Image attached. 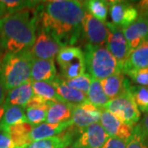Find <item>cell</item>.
I'll return each instance as SVG.
<instances>
[{"instance_id": "cell-2", "label": "cell", "mask_w": 148, "mask_h": 148, "mask_svg": "<svg viewBox=\"0 0 148 148\" xmlns=\"http://www.w3.org/2000/svg\"><path fill=\"white\" fill-rule=\"evenodd\" d=\"M34 10L32 14L30 10L23 11L0 19V38L5 53H21L34 45L37 30Z\"/></svg>"}, {"instance_id": "cell-43", "label": "cell", "mask_w": 148, "mask_h": 148, "mask_svg": "<svg viewBox=\"0 0 148 148\" xmlns=\"http://www.w3.org/2000/svg\"><path fill=\"white\" fill-rule=\"evenodd\" d=\"M21 148H24V147H21Z\"/></svg>"}, {"instance_id": "cell-3", "label": "cell", "mask_w": 148, "mask_h": 148, "mask_svg": "<svg viewBox=\"0 0 148 148\" xmlns=\"http://www.w3.org/2000/svg\"><path fill=\"white\" fill-rule=\"evenodd\" d=\"M33 59L30 50L3 55L0 59V81L7 92L31 80Z\"/></svg>"}, {"instance_id": "cell-4", "label": "cell", "mask_w": 148, "mask_h": 148, "mask_svg": "<svg viewBox=\"0 0 148 148\" xmlns=\"http://www.w3.org/2000/svg\"><path fill=\"white\" fill-rule=\"evenodd\" d=\"M86 70L92 79H105L113 74L122 73L116 59L113 57L106 45L87 44L84 50Z\"/></svg>"}, {"instance_id": "cell-13", "label": "cell", "mask_w": 148, "mask_h": 148, "mask_svg": "<svg viewBox=\"0 0 148 148\" xmlns=\"http://www.w3.org/2000/svg\"><path fill=\"white\" fill-rule=\"evenodd\" d=\"M123 32L131 52L139 47L143 42L148 40L147 18L143 15H140L135 22L123 28Z\"/></svg>"}, {"instance_id": "cell-40", "label": "cell", "mask_w": 148, "mask_h": 148, "mask_svg": "<svg viewBox=\"0 0 148 148\" xmlns=\"http://www.w3.org/2000/svg\"><path fill=\"white\" fill-rule=\"evenodd\" d=\"M5 53V51H4V49H3V44H2V40H1V38H0V59L3 57V55Z\"/></svg>"}, {"instance_id": "cell-34", "label": "cell", "mask_w": 148, "mask_h": 148, "mask_svg": "<svg viewBox=\"0 0 148 148\" xmlns=\"http://www.w3.org/2000/svg\"><path fill=\"white\" fill-rule=\"evenodd\" d=\"M0 148H17L4 126L0 125Z\"/></svg>"}, {"instance_id": "cell-35", "label": "cell", "mask_w": 148, "mask_h": 148, "mask_svg": "<svg viewBox=\"0 0 148 148\" xmlns=\"http://www.w3.org/2000/svg\"><path fill=\"white\" fill-rule=\"evenodd\" d=\"M127 141L118 138L110 137L102 148H126Z\"/></svg>"}, {"instance_id": "cell-23", "label": "cell", "mask_w": 148, "mask_h": 148, "mask_svg": "<svg viewBox=\"0 0 148 148\" xmlns=\"http://www.w3.org/2000/svg\"><path fill=\"white\" fill-rule=\"evenodd\" d=\"M33 127L31 123H23L6 127V128L15 146L17 148H21L26 147L27 145L32 143L30 141V132Z\"/></svg>"}, {"instance_id": "cell-26", "label": "cell", "mask_w": 148, "mask_h": 148, "mask_svg": "<svg viewBox=\"0 0 148 148\" xmlns=\"http://www.w3.org/2000/svg\"><path fill=\"white\" fill-rule=\"evenodd\" d=\"M88 102L93 106L102 108L109 102L110 99L104 92L101 85V81L92 79L90 88L86 94Z\"/></svg>"}, {"instance_id": "cell-12", "label": "cell", "mask_w": 148, "mask_h": 148, "mask_svg": "<svg viewBox=\"0 0 148 148\" xmlns=\"http://www.w3.org/2000/svg\"><path fill=\"white\" fill-rule=\"evenodd\" d=\"M109 138L101 123H95L82 130L74 144L80 148H102Z\"/></svg>"}, {"instance_id": "cell-7", "label": "cell", "mask_w": 148, "mask_h": 148, "mask_svg": "<svg viewBox=\"0 0 148 148\" xmlns=\"http://www.w3.org/2000/svg\"><path fill=\"white\" fill-rule=\"evenodd\" d=\"M105 24L108 29L106 47L116 59L122 72L123 67L130 53L128 44L124 37L122 28L117 27L112 22H105Z\"/></svg>"}, {"instance_id": "cell-11", "label": "cell", "mask_w": 148, "mask_h": 148, "mask_svg": "<svg viewBox=\"0 0 148 148\" xmlns=\"http://www.w3.org/2000/svg\"><path fill=\"white\" fill-rule=\"evenodd\" d=\"M102 111V108L93 106L88 101L75 106L72 115L73 125L82 131L86 127L100 121Z\"/></svg>"}, {"instance_id": "cell-22", "label": "cell", "mask_w": 148, "mask_h": 148, "mask_svg": "<svg viewBox=\"0 0 148 148\" xmlns=\"http://www.w3.org/2000/svg\"><path fill=\"white\" fill-rule=\"evenodd\" d=\"M148 67V40L143 42L139 47L129 53L122 73L124 74L129 70L140 69Z\"/></svg>"}, {"instance_id": "cell-17", "label": "cell", "mask_w": 148, "mask_h": 148, "mask_svg": "<svg viewBox=\"0 0 148 148\" xmlns=\"http://www.w3.org/2000/svg\"><path fill=\"white\" fill-rule=\"evenodd\" d=\"M57 77L53 59H33L31 70L32 82H45L51 83Z\"/></svg>"}, {"instance_id": "cell-24", "label": "cell", "mask_w": 148, "mask_h": 148, "mask_svg": "<svg viewBox=\"0 0 148 148\" xmlns=\"http://www.w3.org/2000/svg\"><path fill=\"white\" fill-rule=\"evenodd\" d=\"M40 2L38 1H12V0H1V9L3 17L10 16L23 11L35 9Z\"/></svg>"}, {"instance_id": "cell-42", "label": "cell", "mask_w": 148, "mask_h": 148, "mask_svg": "<svg viewBox=\"0 0 148 148\" xmlns=\"http://www.w3.org/2000/svg\"><path fill=\"white\" fill-rule=\"evenodd\" d=\"M141 15H143V16H146L148 20V10L146 11V12H143V13H141Z\"/></svg>"}, {"instance_id": "cell-21", "label": "cell", "mask_w": 148, "mask_h": 148, "mask_svg": "<svg viewBox=\"0 0 148 148\" xmlns=\"http://www.w3.org/2000/svg\"><path fill=\"white\" fill-rule=\"evenodd\" d=\"M73 125L72 120L58 124H50V123H41L32 128L30 132V141L31 143L36 142L40 140H44L49 138H53L55 135L60 134L68 127Z\"/></svg>"}, {"instance_id": "cell-20", "label": "cell", "mask_w": 148, "mask_h": 148, "mask_svg": "<svg viewBox=\"0 0 148 148\" xmlns=\"http://www.w3.org/2000/svg\"><path fill=\"white\" fill-rule=\"evenodd\" d=\"M74 107L75 106L66 102H53L48 110L46 123L58 124L71 121Z\"/></svg>"}, {"instance_id": "cell-29", "label": "cell", "mask_w": 148, "mask_h": 148, "mask_svg": "<svg viewBox=\"0 0 148 148\" xmlns=\"http://www.w3.org/2000/svg\"><path fill=\"white\" fill-rule=\"evenodd\" d=\"M129 91L139 111L148 113V87L142 86H131Z\"/></svg>"}, {"instance_id": "cell-27", "label": "cell", "mask_w": 148, "mask_h": 148, "mask_svg": "<svg viewBox=\"0 0 148 148\" xmlns=\"http://www.w3.org/2000/svg\"><path fill=\"white\" fill-rule=\"evenodd\" d=\"M32 88L34 95L40 97L49 102L62 101L57 94L53 85L45 82H32ZM63 102V101H62Z\"/></svg>"}, {"instance_id": "cell-10", "label": "cell", "mask_w": 148, "mask_h": 148, "mask_svg": "<svg viewBox=\"0 0 148 148\" xmlns=\"http://www.w3.org/2000/svg\"><path fill=\"white\" fill-rule=\"evenodd\" d=\"M109 9L112 23L122 29L135 22L139 16L138 8L129 2L110 1Z\"/></svg>"}, {"instance_id": "cell-8", "label": "cell", "mask_w": 148, "mask_h": 148, "mask_svg": "<svg viewBox=\"0 0 148 148\" xmlns=\"http://www.w3.org/2000/svg\"><path fill=\"white\" fill-rule=\"evenodd\" d=\"M36 32V41L30 49L32 58L35 59H53L61 47L45 29L37 27Z\"/></svg>"}, {"instance_id": "cell-30", "label": "cell", "mask_w": 148, "mask_h": 148, "mask_svg": "<svg viewBox=\"0 0 148 148\" xmlns=\"http://www.w3.org/2000/svg\"><path fill=\"white\" fill-rule=\"evenodd\" d=\"M50 106L37 107V108H26V116L27 121L33 127L41 124L46 121L47 112Z\"/></svg>"}, {"instance_id": "cell-32", "label": "cell", "mask_w": 148, "mask_h": 148, "mask_svg": "<svg viewBox=\"0 0 148 148\" xmlns=\"http://www.w3.org/2000/svg\"><path fill=\"white\" fill-rule=\"evenodd\" d=\"M91 82H92V78L90 77V76L88 73H84L83 75L77 77L76 78L65 81V82L69 86L79 90V91H82L86 95L88 92Z\"/></svg>"}, {"instance_id": "cell-5", "label": "cell", "mask_w": 148, "mask_h": 148, "mask_svg": "<svg viewBox=\"0 0 148 148\" xmlns=\"http://www.w3.org/2000/svg\"><path fill=\"white\" fill-rule=\"evenodd\" d=\"M56 58L61 75L65 81L80 77L86 72L84 52L81 48L75 46L61 48Z\"/></svg>"}, {"instance_id": "cell-14", "label": "cell", "mask_w": 148, "mask_h": 148, "mask_svg": "<svg viewBox=\"0 0 148 148\" xmlns=\"http://www.w3.org/2000/svg\"><path fill=\"white\" fill-rule=\"evenodd\" d=\"M100 123L106 133L112 138H118L127 141L132 135L133 127L119 120L110 112L103 109Z\"/></svg>"}, {"instance_id": "cell-41", "label": "cell", "mask_w": 148, "mask_h": 148, "mask_svg": "<svg viewBox=\"0 0 148 148\" xmlns=\"http://www.w3.org/2000/svg\"><path fill=\"white\" fill-rule=\"evenodd\" d=\"M65 148H80V147H78L77 146H76L74 143H73L72 145H70V146H69V147H65Z\"/></svg>"}, {"instance_id": "cell-33", "label": "cell", "mask_w": 148, "mask_h": 148, "mask_svg": "<svg viewBox=\"0 0 148 148\" xmlns=\"http://www.w3.org/2000/svg\"><path fill=\"white\" fill-rule=\"evenodd\" d=\"M124 75L129 77L134 83L148 87V67L144 69L129 70L126 72Z\"/></svg>"}, {"instance_id": "cell-16", "label": "cell", "mask_w": 148, "mask_h": 148, "mask_svg": "<svg viewBox=\"0 0 148 148\" xmlns=\"http://www.w3.org/2000/svg\"><path fill=\"white\" fill-rule=\"evenodd\" d=\"M81 132L78 128L72 125L56 137L33 142L24 148H65L74 143V137Z\"/></svg>"}, {"instance_id": "cell-38", "label": "cell", "mask_w": 148, "mask_h": 148, "mask_svg": "<svg viewBox=\"0 0 148 148\" xmlns=\"http://www.w3.org/2000/svg\"><path fill=\"white\" fill-rule=\"evenodd\" d=\"M6 95H7V90H5L3 85L2 84V82L0 81V106L4 104Z\"/></svg>"}, {"instance_id": "cell-6", "label": "cell", "mask_w": 148, "mask_h": 148, "mask_svg": "<svg viewBox=\"0 0 148 148\" xmlns=\"http://www.w3.org/2000/svg\"><path fill=\"white\" fill-rule=\"evenodd\" d=\"M103 109L110 112L119 120L131 127H134L138 123L141 117V112L133 101L130 91L110 100Z\"/></svg>"}, {"instance_id": "cell-19", "label": "cell", "mask_w": 148, "mask_h": 148, "mask_svg": "<svg viewBox=\"0 0 148 148\" xmlns=\"http://www.w3.org/2000/svg\"><path fill=\"white\" fill-rule=\"evenodd\" d=\"M33 96L34 92L32 88V81L30 80L26 83L7 92L4 106L7 108L9 106H16L25 109L27 104Z\"/></svg>"}, {"instance_id": "cell-18", "label": "cell", "mask_w": 148, "mask_h": 148, "mask_svg": "<svg viewBox=\"0 0 148 148\" xmlns=\"http://www.w3.org/2000/svg\"><path fill=\"white\" fill-rule=\"evenodd\" d=\"M51 84L55 88L57 94L63 102L73 106H78L88 101L86 94L69 86L61 77L57 76Z\"/></svg>"}, {"instance_id": "cell-1", "label": "cell", "mask_w": 148, "mask_h": 148, "mask_svg": "<svg viewBox=\"0 0 148 148\" xmlns=\"http://www.w3.org/2000/svg\"><path fill=\"white\" fill-rule=\"evenodd\" d=\"M37 27L48 32L61 48L73 46L82 35L83 3L74 0H54L40 3L34 10Z\"/></svg>"}, {"instance_id": "cell-9", "label": "cell", "mask_w": 148, "mask_h": 148, "mask_svg": "<svg viewBox=\"0 0 148 148\" xmlns=\"http://www.w3.org/2000/svg\"><path fill=\"white\" fill-rule=\"evenodd\" d=\"M82 34L90 45H106L108 37V29L105 23L97 20L85 9L84 18L82 25Z\"/></svg>"}, {"instance_id": "cell-25", "label": "cell", "mask_w": 148, "mask_h": 148, "mask_svg": "<svg viewBox=\"0 0 148 148\" xmlns=\"http://www.w3.org/2000/svg\"><path fill=\"white\" fill-rule=\"evenodd\" d=\"M23 123H28L25 109L20 106H9L6 109L0 125L9 127Z\"/></svg>"}, {"instance_id": "cell-39", "label": "cell", "mask_w": 148, "mask_h": 148, "mask_svg": "<svg viewBox=\"0 0 148 148\" xmlns=\"http://www.w3.org/2000/svg\"><path fill=\"white\" fill-rule=\"evenodd\" d=\"M6 109H7V107L4 106V104L2 105V106H0V124H1V122H2V119H3V114L5 113Z\"/></svg>"}, {"instance_id": "cell-36", "label": "cell", "mask_w": 148, "mask_h": 148, "mask_svg": "<svg viewBox=\"0 0 148 148\" xmlns=\"http://www.w3.org/2000/svg\"><path fill=\"white\" fill-rule=\"evenodd\" d=\"M53 102H49V101H45L40 97H38L34 95L32 99L29 101V102L27 104V106L25 107L26 108H37V107H43V106H50Z\"/></svg>"}, {"instance_id": "cell-31", "label": "cell", "mask_w": 148, "mask_h": 148, "mask_svg": "<svg viewBox=\"0 0 148 148\" xmlns=\"http://www.w3.org/2000/svg\"><path fill=\"white\" fill-rule=\"evenodd\" d=\"M126 148H148L147 142L138 123L133 127L132 135L127 140Z\"/></svg>"}, {"instance_id": "cell-28", "label": "cell", "mask_w": 148, "mask_h": 148, "mask_svg": "<svg viewBox=\"0 0 148 148\" xmlns=\"http://www.w3.org/2000/svg\"><path fill=\"white\" fill-rule=\"evenodd\" d=\"M84 8L101 22L106 21L108 16L110 2L103 0H90L83 3Z\"/></svg>"}, {"instance_id": "cell-15", "label": "cell", "mask_w": 148, "mask_h": 148, "mask_svg": "<svg viewBox=\"0 0 148 148\" xmlns=\"http://www.w3.org/2000/svg\"><path fill=\"white\" fill-rule=\"evenodd\" d=\"M101 85L110 100L126 94L132 86L129 80L123 73H117L101 80Z\"/></svg>"}, {"instance_id": "cell-37", "label": "cell", "mask_w": 148, "mask_h": 148, "mask_svg": "<svg viewBox=\"0 0 148 148\" xmlns=\"http://www.w3.org/2000/svg\"><path fill=\"white\" fill-rule=\"evenodd\" d=\"M138 124L140 127V129H141V131L143 132V135H144L148 144V113L143 117L142 121Z\"/></svg>"}]
</instances>
